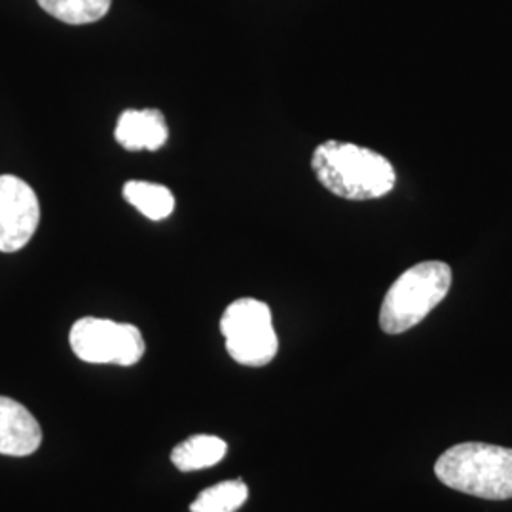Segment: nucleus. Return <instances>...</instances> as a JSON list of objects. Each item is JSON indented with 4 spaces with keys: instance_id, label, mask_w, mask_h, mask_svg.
<instances>
[{
    "instance_id": "obj_11",
    "label": "nucleus",
    "mask_w": 512,
    "mask_h": 512,
    "mask_svg": "<svg viewBox=\"0 0 512 512\" xmlns=\"http://www.w3.org/2000/svg\"><path fill=\"white\" fill-rule=\"evenodd\" d=\"M52 18L69 25L95 23L109 14L112 0H37Z\"/></svg>"
},
{
    "instance_id": "obj_5",
    "label": "nucleus",
    "mask_w": 512,
    "mask_h": 512,
    "mask_svg": "<svg viewBox=\"0 0 512 512\" xmlns=\"http://www.w3.org/2000/svg\"><path fill=\"white\" fill-rule=\"evenodd\" d=\"M69 340L74 355L93 365L131 366L145 355L141 330L110 319L84 317L76 321Z\"/></svg>"
},
{
    "instance_id": "obj_4",
    "label": "nucleus",
    "mask_w": 512,
    "mask_h": 512,
    "mask_svg": "<svg viewBox=\"0 0 512 512\" xmlns=\"http://www.w3.org/2000/svg\"><path fill=\"white\" fill-rule=\"evenodd\" d=\"M220 332L226 340V351L239 365L266 366L277 355L279 340L272 311L260 300L239 298L232 302L220 319Z\"/></svg>"
},
{
    "instance_id": "obj_10",
    "label": "nucleus",
    "mask_w": 512,
    "mask_h": 512,
    "mask_svg": "<svg viewBox=\"0 0 512 512\" xmlns=\"http://www.w3.org/2000/svg\"><path fill=\"white\" fill-rule=\"evenodd\" d=\"M124 198L143 217L150 220H164L175 209V198L171 190L162 184L147 181H129L124 184Z\"/></svg>"
},
{
    "instance_id": "obj_3",
    "label": "nucleus",
    "mask_w": 512,
    "mask_h": 512,
    "mask_svg": "<svg viewBox=\"0 0 512 512\" xmlns=\"http://www.w3.org/2000/svg\"><path fill=\"white\" fill-rule=\"evenodd\" d=\"M452 287V270L439 260L420 262L406 270L385 294L380 327L387 334L414 329L439 306Z\"/></svg>"
},
{
    "instance_id": "obj_12",
    "label": "nucleus",
    "mask_w": 512,
    "mask_h": 512,
    "mask_svg": "<svg viewBox=\"0 0 512 512\" xmlns=\"http://www.w3.org/2000/svg\"><path fill=\"white\" fill-rule=\"evenodd\" d=\"M249 488L243 480H226L203 490L190 505L192 512H236L247 501Z\"/></svg>"
},
{
    "instance_id": "obj_8",
    "label": "nucleus",
    "mask_w": 512,
    "mask_h": 512,
    "mask_svg": "<svg viewBox=\"0 0 512 512\" xmlns=\"http://www.w3.org/2000/svg\"><path fill=\"white\" fill-rule=\"evenodd\" d=\"M114 137L129 152L160 150L167 143L169 129L160 110H124L118 118Z\"/></svg>"
},
{
    "instance_id": "obj_1",
    "label": "nucleus",
    "mask_w": 512,
    "mask_h": 512,
    "mask_svg": "<svg viewBox=\"0 0 512 512\" xmlns=\"http://www.w3.org/2000/svg\"><path fill=\"white\" fill-rule=\"evenodd\" d=\"M311 169L330 194L351 202L384 198L397 184L395 167L382 154L342 141L315 148Z\"/></svg>"
},
{
    "instance_id": "obj_6",
    "label": "nucleus",
    "mask_w": 512,
    "mask_h": 512,
    "mask_svg": "<svg viewBox=\"0 0 512 512\" xmlns=\"http://www.w3.org/2000/svg\"><path fill=\"white\" fill-rule=\"evenodd\" d=\"M40 203L35 190L14 175H0V253L21 251L37 232Z\"/></svg>"
},
{
    "instance_id": "obj_2",
    "label": "nucleus",
    "mask_w": 512,
    "mask_h": 512,
    "mask_svg": "<svg viewBox=\"0 0 512 512\" xmlns=\"http://www.w3.org/2000/svg\"><path fill=\"white\" fill-rule=\"evenodd\" d=\"M440 482L463 494L503 501L512 497V450L463 442L448 448L435 465Z\"/></svg>"
},
{
    "instance_id": "obj_7",
    "label": "nucleus",
    "mask_w": 512,
    "mask_h": 512,
    "mask_svg": "<svg viewBox=\"0 0 512 512\" xmlns=\"http://www.w3.org/2000/svg\"><path fill=\"white\" fill-rule=\"evenodd\" d=\"M42 429L37 418L14 399L0 397V454L23 458L37 452Z\"/></svg>"
},
{
    "instance_id": "obj_9",
    "label": "nucleus",
    "mask_w": 512,
    "mask_h": 512,
    "mask_svg": "<svg viewBox=\"0 0 512 512\" xmlns=\"http://www.w3.org/2000/svg\"><path fill=\"white\" fill-rule=\"evenodd\" d=\"M228 452V444L213 435H194L184 440L179 446L173 448L171 461L173 465L183 471H200L220 463Z\"/></svg>"
}]
</instances>
